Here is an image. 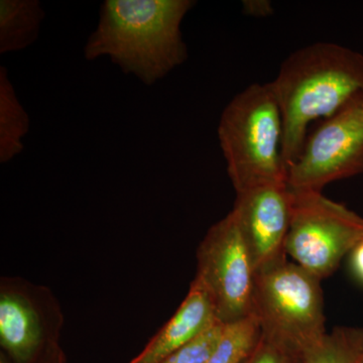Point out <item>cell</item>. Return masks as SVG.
<instances>
[{"instance_id":"cell-1","label":"cell","mask_w":363,"mask_h":363,"mask_svg":"<svg viewBox=\"0 0 363 363\" xmlns=\"http://www.w3.org/2000/svg\"><path fill=\"white\" fill-rule=\"evenodd\" d=\"M193 0H105L96 28L86 40L87 61L111 59L124 74L147 86L185 63L182 23Z\"/></svg>"},{"instance_id":"cell-2","label":"cell","mask_w":363,"mask_h":363,"mask_svg":"<svg viewBox=\"0 0 363 363\" xmlns=\"http://www.w3.org/2000/svg\"><path fill=\"white\" fill-rule=\"evenodd\" d=\"M284 123L283 159L297 160L308 128L363 93V54L334 43H315L292 52L269 82Z\"/></svg>"},{"instance_id":"cell-3","label":"cell","mask_w":363,"mask_h":363,"mask_svg":"<svg viewBox=\"0 0 363 363\" xmlns=\"http://www.w3.org/2000/svg\"><path fill=\"white\" fill-rule=\"evenodd\" d=\"M218 138L236 193L288 184L283 116L269 83L248 86L229 101L219 121Z\"/></svg>"},{"instance_id":"cell-4","label":"cell","mask_w":363,"mask_h":363,"mask_svg":"<svg viewBox=\"0 0 363 363\" xmlns=\"http://www.w3.org/2000/svg\"><path fill=\"white\" fill-rule=\"evenodd\" d=\"M252 314L262 333L304 352L327 333L321 279L286 259L259 269Z\"/></svg>"},{"instance_id":"cell-5","label":"cell","mask_w":363,"mask_h":363,"mask_svg":"<svg viewBox=\"0 0 363 363\" xmlns=\"http://www.w3.org/2000/svg\"><path fill=\"white\" fill-rule=\"evenodd\" d=\"M291 192L292 219L286 255L322 281L362 240L363 217L322 192L293 189Z\"/></svg>"},{"instance_id":"cell-6","label":"cell","mask_w":363,"mask_h":363,"mask_svg":"<svg viewBox=\"0 0 363 363\" xmlns=\"http://www.w3.org/2000/svg\"><path fill=\"white\" fill-rule=\"evenodd\" d=\"M255 269L233 211L216 222L197 250L194 283L207 294L217 321L230 323L252 315Z\"/></svg>"},{"instance_id":"cell-7","label":"cell","mask_w":363,"mask_h":363,"mask_svg":"<svg viewBox=\"0 0 363 363\" xmlns=\"http://www.w3.org/2000/svg\"><path fill=\"white\" fill-rule=\"evenodd\" d=\"M363 174V93L324 119L306 138L302 150L289 167L293 190L317 191L332 182Z\"/></svg>"},{"instance_id":"cell-8","label":"cell","mask_w":363,"mask_h":363,"mask_svg":"<svg viewBox=\"0 0 363 363\" xmlns=\"http://www.w3.org/2000/svg\"><path fill=\"white\" fill-rule=\"evenodd\" d=\"M63 323L59 302L47 286L1 279L0 345L11 362L32 363L60 344Z\"/></svg>"},{"instance_id":"cell-9","label":"cell","mask_w":363,"mask_h":363,"mask_svg":"<svg viewBox=\"0 0 363 363\" xmlns=\"http://www.w3.org/2000/svg\"><path fill=\"white\" fill-rule=\"evenodd\" d=\"M255 272L286 259V240L292 219L288 184H272L236 193L233 209Z\"/></svg>"},{"instance_id":"cell-10","label":"cell","mask_w":363,"mask_h":363,"mask_svg":"<svg viewBox=\"0 0 363 363\" xmlns=\"http://www.w3.org/2000/svg\"><path fill=\"white\" fill-rule=\"evenodd\" d=\"M207 294L192 281L185 300L142 352L130 363H159L217 323Z\"/></svg>"},{"instance_id":"cell-11","label":"cell","mask_w":363,"mask_h":363,"mask_svg":"<svg viewBox=\"0 0 363 363\" xmlns=\"http://www.w3.org/2000/svg\"><path fill=\"white\" fill-rule=\"evenodd\" d=\"M45 16L39 0H0V54L32 45L39 38Z\"/></svg>"},{"instance_id":"cell-12","label":"cell","mask_w":363,"mask_h":363,"mask_svg":"<svg viewBox=\"0 0 363 363\" xmlns=\"http://www.w3.org/2000/svg\"><path fill=\"white\" fill-rule=\"evenodd\" d=\"M30 121L16 95L6 67H0V162L13 161L25 149Z\"/></svg>"},{"instance_id":"cell-13","label":"cell","mask_w":363,"mask_h":363,"mask_svg":"<svg viewBox=\"0 0 363 363\" xmlns=\"http://www.w3.org/2000/svg\"><path fill=\"white\" fill-rule=\"evenodd\" d=\"M303 357L304 363H363V328L335 327Z\"/></svg>"},{"instance_id":"cell-14","label":"cell","mask_w":363,"mask_h":363,"mask_svg":"<svg viewBox=\"0 0 363 363\" xmlns=\"http://www.w3.org/2000/svg\"><path fill=\"white\" fill-rule=\"evenodd\" d=\"M260 336L262 328L253 314L224 323L218 342L205 363H243L257 347Z\"/></svg>"},{"instance_id":"cell-15","label":"cell","mask_w":363,"mask_h":363,"mask_svg":"<svg viewBox=\"0 0 363 363\" xmlns=\"http://www.w3.org/2000/svg\"><path fill=\"white\" fill-rule=\"evenodd\" d=\"M224 323L217 322L194 340L159 363H205L218 342Z\"/></svg>"},{"instance_id":"cell-16","label":"cell","mask_w":363,"mask_h":363,"mask_svg":"<svg viewBox=\"0 0 363 363\" xmlns=\"http://www.w3.org/2000/svg\"><path fill=\"white\" fill-rule=\"evenodd\" d=\"M243 363H304L303 352L262 332L257 347Z\"/></svg>"},{"instance_id":"cell-17","label":"cell","mask_w":363,"mask_h":363,"mask_svg":"<svg viewBox=\"0 0 363 363\" xmlns=\"http://www.w3.org/2000/svg\"><path fill=\"white\" fill-rule=\"evenodd\" d=\"M350 267L351 272L354 274L355 278L363 284V238L355 245V247L351 250Z\"/></svg>"},{"instance_id":"cell-18","label":"cell","mask_w":363,"mask_h":363,"mask_svg":"<svg viewBox=\"0 0 363 363\" xmlns=\"http://www.w3.org/2000/svg\"><path fill=\"white\" fill-rule=\"evenodd\" d=\"M32 363H66V355L61 345L56 344Z\"/></svg>"},{"instance_id":"cell-19","label":"cell","mask_w":363,"mask_h":363,"mask_svg":"<svg viewBox=\"0 0 363 363\" xmlns=\"http://www.w3.org/2000/svg\"><path fill=\"white\" fill-rule=\"evenodd\" d=\"M243 7L245 13L253 16H267L272 13L271 4L267 1H247Z\"/></svg>"}]
</instances>
